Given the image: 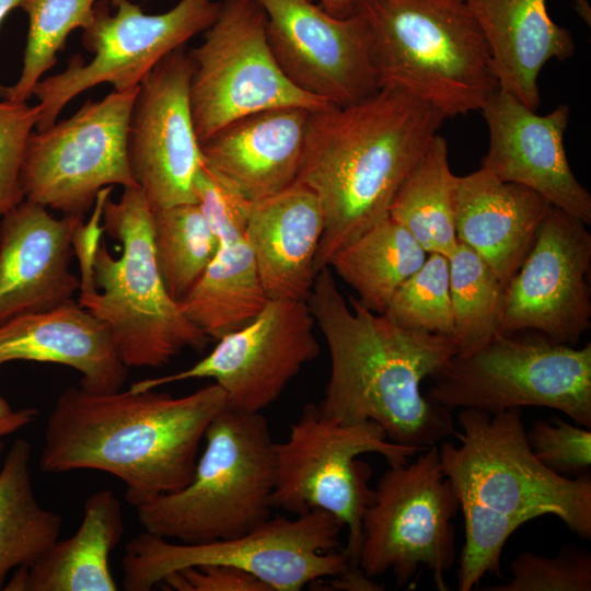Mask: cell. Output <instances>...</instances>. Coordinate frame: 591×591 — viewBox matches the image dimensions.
<instances>
[{
    "mask_svg": "<svg viewBox=\"0 0 591 591\" xmlns=\"http://www.w3.org/2000/svg\"><path fill=\"white\" fill-rule=\"evenodd\" d=\"M225 407L217 383L178 397L155 389L91 393L70 386L47 419L39 466L45 473L112 474L137 508L188 484L207 428Z\"/></svg>",
    "mask_w": 591,
    "mask_h": 591,
    "instance_id": "cell-1",
    "label": "cell"
},
{
    "mask_svg": "<svg viewBox=\"0 0 591 591\" xmlns=\"http://www.w3.org/2000/svg\"><path fill=\"white\" fill-rule=\"evenodd\" d=\"M340 293L329 267L306 300L331 356L322 412L344 424L374 421L387 438L420 451L454 433L449 410L421 393V382L456 348L444 335L403 327Z\"/></svg>",
    "mask_w": 591,
    "mask_h": 591,
    "instance_id": "cell-2",
    "label": "cell"
},
{
    "mask_svg": "<svg viewBox=\"0 0 591 591\" xmlns=\"http://www.w3.org/2000/svg\"><path fill=\"white\" fill-rule=\"evenodd\" d=\"M460 443L439 449L441 467L462 510L465 541L457 590L500 576L508 538L525 522L552 514L584 540L591 538V478H569L541 463L530 449L521 408L498 414L460 409Z\"/></svg>",
    "mask_w": 591,
    "mask_h": 591,
    "instance_id": "cell-3",
    "label": "cell"
},
{
    "mask_svg": "<svg viewBox=\"0 0 591 591\" xmlns=\"http://www.w3.org/2000/svg\"><path fill=\"white\" fill-rule=\"evenodd\" d=\"M445 119L395 88L309 113L297 181L316 195L324 211L316 274L339 248L389 216L398 186Z\"/></svg>",
    "mask_w": 591,
    "mask_h": 591,
    "instance_id": "cell-4",
    "label": "cell"
},
{
    "mask_svg": "<svg viewBox=\"0 0 591 591\" xmlns=\"http://www.w3.org/2000/svg\"><path fill=\"white\" fill-rule=\"evenodd\" d=\"M379 88H395L447 118L482 111L498 90L490 53L465 0H355Z\"/></svg>",
    "mask_w": 591,
    "mask_h": 591,
    "instance_id": "cell-5",
    "label": "cell"
},
{
    "mask_svg": "<svg viewBox=\"0 0 591 591\" xmlns=\"http://www.w3.org/2000/svg\"><path fill=\"white\" fill-rule=\"evenodd\" d=\"M103 229L121 244L114 257L101 239L93 259L95 287L81 288L78 302L109 329L127 368H161L183 350L202 352L210 338L169 293L155 258L152 207L138 187L103 206Z\"/></svg>",
    "mask_w": 591,
    "mask_h": 591,
    "instance_id": "cell-6",
    "label": "cell"
},
{
    "mask_svg": "<svg viewBox=\"0 0 591 591\" xmlns=\"http://www.w3.org/2000/svg\"><path fill=\"white\" fill-rule=\"evenodd\" d=\"M183 488L136 508L146 532L186 544L245 534L271 518L275 442L262 413L223 408Z\"/></svg>",
    "mask_w": 591,
    "mask_h": 591,
    "instance_id": "cell-7",
    "label": "cell"
},
{
    "mask_svg": "<svg viewBox=\"0 0 591 591\" xmlns=\"http://www.w3.org/2000/svg\"><path fill=\"white\" fill-rule=\"evenodd\" d=\"M429 378L427 396L450 413L547 407L591 428L590 343L575 348L537 332L498 333L474 350L455 352Z\"/></svg>",
    "mask_w": 591,
    "mask_h": 591,
    "instance_id": "cell-8",
    "label": "cell"
},
{
    "mask_svg": "<svg viewBox=\"0 0 591 591\" xmlns=\"http://www.w3.org/2000/svg\"><path fill=\"white\" fill-rule=\"evenodd\" d=\"M344 525L314 509L292 519L275 517L254 530L225 540L186 544L142 532L130 540L121 558L126 591H150L177 570L219 564L247 571L271 591H299L349 567L337 552Z\"/></svg>",
    "mask_w": 591,
    "mask_h": 591,
    "instance_id": "cell-9",
    "label": "cell"
},
{
    "mask_svg": "<svg viewBox=\"0 0 591 591\" xmlns=\"http://www.w3.org/2000/svg\"><path fill=\"white\" fill-rule=\"evenodd\" d=\"M422 451L391 441L374 421L344 424L309 403L290 426L288 439L275 443L273 509L296 515L318 509L334 515L348 530L343 552L349 567H358L362 518L374 489L369 486L370 467L357 457L378 453L395 465Z\"/></svg>",
    "mask_w": 591,
    "mask_h": 591,
    "instance_id": "cell-10",
    "label": "cell"
},
{
    "mask_svg": "<svg viewBox=\"0 0 591 591\" xmlns=\"http://www.w3.org/2000/svg\"><path fill=\"white\" fill-rule=\"evenodd\" d=\"M422 452L413 462L390 465L379 479L362 518L358 567L371 578L391 572L401 588L426 568L436 587L447 590L444 575L456 559L453 520L460 503L439 449Z\"/></svg>",
    "mask_w": 591,
    "mask_h": 591,
    "instance_id": "cell-11",
    "label": "cell"
},
{
    "mask_svg": "<svg viewBox=\"0 0 591 591\" xmlns=\"http://www.w3.org/2000/svg\"><path fill=\"white\" fill-rule=\"evenodd\" d=\"M194 61L189 99L197 138L257 112L286 106L316 111L328 103L293 85L267 39L266 14L256 0H223Z\"/></svg>",
    "mask_w": 591,
    "mask_h": 591,
    "instance_id": "cell-12",
    "label": "cell"
},
{
    "mask_svg": "<svg viewBox=\"0 0 591 591\" xmlns=\"http://www.w3.org/2000/svg\"><path fill=\"white\" fill-rule=\"evenodd\" d=\"M95 4L92 23L83 30L82 44L93 57L85 62L72 56L68 68L40 79L32 91L38 99L40 115L36 130L51 127L61 109L77 95L95 85L109 83L127 91L165 56L205 32L216 20L221 2L179 0L160 14H147L130 0H109Z\"/></svg>",
    "mask_w": 591,
    "mask_h": 591,
    "instance_id": "cell-13",
    "label": "cell"
},
{
    "mask_svg": "<svg viewBox=\"0 0 591 591\" xmlns=\"http://www.w3.org/2000/svg\"><path fill=\"white\" fill-rule=\"evenodd\" d=\"M137 89L89 100L68 119L32 132L21 167L24 200L84 217L101 189L137 186L127 151Z\"/></svg>",
    "mask_w": 591,
    "mask_h": 591,
    "instance_id": "cell-14",
    "label": "cell"
},
{
    "mask_svg": "<svg viewBox=\"0 0 591 591\" xmlns=\"http://www.w3.org/2000/svg\"><path fill=\"white\" fill-rule=\"evenodd\" d=\"M314 325L306 301L268 299L254 320L218 339L192 367L134 382L129 389L139 392L189 379H212L225 392L228 408L262 413L317 357Z\"/></svg>",
    "mask_w": 591,
    "mask_h": 591,
    "instance_id": "cell-15",
    "label": "cell"
},
{
    "mask_svg": "<svg viewBox=\"0 0 591 591\" xmlns=\"http://www.w3.org/2000/svg\"><path fill=\"white\" fill-rule=\"evenodd\" d=\"M552 206L522 264L505 286L499 334L537 332L573 346L591 327V233Z\"/></svg>",
    "mask_w": 591,
    "mask_h": 591,
    "instance_id": "cell-16",
    "label": "cell"
},
{
    "mask_svg": "<svg viewBox=\"0 0 591 591\" xmlns=\"http://www.w3.org/2000/svg\"><path fill=\"white\" fill-rule=\"evenodd\" d=\"M193 72L189 51L175 49L140 81L132 103L128 160L152 209L198 202L196 178L204 159L190 107Z\"/></svg>",
    "mask_w": 591,
    "mask_h": 591,
    "instance_id": "cell-17",
    "label": "cell"
},
{
    "mask_svg": "<svg viewBox=\"0 0 591 591\" xmlns=\"http://www.w3.org/2000/svg\"><path fill=\"white\" fill-rule=\"evenodd\" d=\"M266 14L271 53L299 90L334 106L355 104L379 88L362 18H337L314 0H256Z\"/></svg>",
    "mask_w": 591,
    "mask_h": 591,
    "instance_id": "cell-18",
    "label": "cell"
},
{
    "mask_svg": "<svg viewBox=\"0 0 591 591\" xmlns=\"http://www.w3.org/2000/svg\"><path fill=\"white\" fill-rule=\"evenodd\" d=\"M482 113L489 144L480 167L501 181L533 189L590 225L591 195L576 178L564 144L569 106L560 104L538 115L498 89Z\"/></svg>",
    "mask_w": 591,
    "mask_h": 591,
    "instance_id": "cell-19",
    "label": "cell"
},
{
    "mask_svg": "<svg viewBox=\"0 0 591 591\" xmlns=\"http://www.w3.org/2000/svg\"><path fill=\"white\" fill-rule=\"evenodd\" d=\"M82 216L56 218L23 200L0 221V326L73 299L80 278L70 270Z\"/></svg>",
    "mask_w": 591,
    "mask_h": 591,
    "instance_id": "cell-20",
    "label": "cell"
},
{
    "mask_svg": "<svg viewBox=\"0 0 591 591\" xmlns=\"http://www.w3.org/2000/svg\"><path fill=\"white\" fill-rule=\"evenodd\" d=\"M310 112L286 106L241 117L199 142L204 163L250 201L273 196L298 178Z\"/></svg>",
    "mask_w": 591,
    "mask_h": 591,
    "instance_id": "cell-21",
    "label": "cell"
},
{
    "mask_svg": "<svg viewBox=\"0 0 591 591\" xmlns=\"http://www.w3.org/2000/svg\"><path fill=\"white\" fill-rule=\"evenodd\" d=\"M11 361L62 364L81 374L91 393L121 390L128 369L108 327L74 299L0 326V368Z\"/></svg>",
    "mask_w": 591,
    "mask_h": 591,
    "instance_id": "cell-22",
    "label": "cell"
},
{
    "mask_svg": "<svg viewBox=\"0 0 591 591\" xmlns=\"http://www.w3.org/2000/svg\"><path fill=\"white\" fill-rule=\"evenodd\" d=\"M552 205L520 184L480 167L457 176L455 234L507 285L515 274Z\"/></svg>",
    "mask_w": 591,
    "mask_h": 591,
    "instance_id": "cell-23",
    "label": "cell"
},
{
    "mask_svg": "<svg viewBox=\"0 0 591 591\" xmlns=\"http://www.w3.org/2000/svg\"><path fill=\"white\" fill-rule=\"evenodd\" d=\"M324 227L318 198L298 181L252 202L246 235L268 299L308 300Z\"/></svg>",
    "mask_w": 591,
    "mask_h": 591,
    "instance_id": "cell-24",
    "label": "cell"
},
{
    "mask_svg": "<svg viewBox=\"0 0 591 591\" xmlns=\"http://www.w3.org/2000/svg\"><path fill=\"white\" fill-rule=\"evenodd\" d=\"M488 46L498 89L536 112L537 84L552 59L571 58L570 31L551 18L546 0H465Z\"/></svg>",
    "mask_w": 591,
    "mask_h": 591,
    "instance_id": "cell-25",
    "label": "cell"
},
{
    "mask_svg": "<svg viewBox=\"0 0 591 591\" xmlns=\"http://www.w3.org/2000/svg\"><path fill=\"white\" fill-rule=\"evenodd\" d=\"M124 534L120 501L111 489L91 495L81 523L32 564L15 569L5 591H116L109 556Z\"/></svg>",
    "mask_w": 591,
    "mask_h": 591,
    "instance_id": "cell-26",
    "label": "cell"
},
{
    "mask_svg": "<svg viewBox=\"0 0 591 591\" xmlns=\"http://www.w3.org/2000/svg\"><path fill=\"white\" fill-rule=\"evenodd\" d=\"M246 228L242 221L211 225L217 252L196 286L178 302L185 316L210 340L248 324L268 301Z\"/></svg>",
    "mask_w": 591,
    "mask_h": 591,
    "instance_id": "cell-27",
    "label": "cell"
},
{
    "mask_svg": "<svg viewBox=\"0 0 591 591\" xmlns=\"http://www.w3.org/2000/svg\"><path fill=\"white\" fill-rule=\"evenodd\" d=\"M416 239L390 216L339 248L327 267L349 285L368 310L383 314L396 290L426 259Z\"/></svg>",
    "mask_w": 591,
    "mask_h": 591,
    "instance_id": "cell-28",
    "label": "cell"
},
{
    "mask_svg": "<svg viewBox=\"0 0 591 591\" xmlns=\"http://www.w3.org/2000/svg\"><path fill=\"white\" fill-rule=\"evenodd\" d=\"M456 185L447 140L438 134L403 179L389 207V216L428 254L439 253L449 258L456 248Z\"/></svg>",
    "mask_w": 591,
    "mask_h": 591,
    "instance_id": "cell-29",
    "label": "cell"
},
{
    "mask_svg": "<svg viewBox=\"0 0 591 591\" xmlns=\"http://www.w3.org/2000/svg\"><path fill=\"white\" fill-rule=\"evenodd\" d=\"M31 455V444L16 439L0 470V590L12 570L36 560L61 530L62 517L44 508L35 496Z\"/></svg>",
    "mask_w": 591,
    "mask_h": 591,
    "instance_id": "cell-30",
    "label": "cell"
},
{
    "mask_svg": "<svg viewBox=\"0 0 591 591\" xmlns=\"http://www.w3.org/2000/svg\"><path fill=\"white\" fill-rule=\"evenodd\" d=\"M152 234L164 285L179 302L213 258L217 236L198 202L152 209Z\"/></svg>",
    "mask_w": 591,
    "mask_h": 591,
    "instance_id": "cell-31",
    "label": "cell"
},
{
    "mask_svg": "<svg viewBox=\"0 0 591 591\" xmlns=\"http://www.w3.org/2000/svg\"><path fill=\"white\" fill-rule=\"evenodd\" d=\"M452 335L456 352L474 350L499 333L503 283L468 245L449 257Z\"/></svg>",
    "mask_w": 591,
    "mask_h": 591,
    "instance_id": "cell-32",
    "label": "cell"
},
{
    "mask_svg": "<svg viewBox=\"0 0 591 591\" xmlns=\"http://www.w3.org/2000/svg\"><path fill=\"white\" fill-rule=\"evenodd\" d=\"M97 0H21L28 16V33L19 80L9 100L26 102L40 77L57 62V54L76 28L93 21Z\"/></svg>",
    "mask_w": 591,
    "mask_h": 591,
    "instance_id": "cell-33",
    "label": "cell"
},
{
    "mask_svg": "<svg viewBox=\"0 0 591 591\" xmlns=\"http://www.w3.org/2000/svg\"><path fill=\"white\" fill-rule=\"evenodd\" d=\"M383 314L403 327L451 338L449 258L429 253L421 267L396 290Z\"/></svg>",
    "mask_w": 591,
    "mask_h": 591,
    "instance_id": "cell-34",
    "label": "cell"
},
{
    "mask_svg": "<svg viewBox=\"0 0 591 591\" xmlns=\"http://www.w3.org/2000/svg\"><path fill=\"white\" fill-rule=\"evenodd\" d=\"M511 579L487 591H590L591 554L573 546L548 557L523 552L510 565Z\"/></svg>",
    "mask_w": 591,
    "mask_h": 591,
    "instance_id": "cell-35",
    "label": "cell"
},
{
    "mask_svg": "<svg viewBox=\"0 0 591 591\" xmlns=\"http://www.w3.org/2000/svg\"><path fill=\"white\" fill-rule=\"evenodd\" d=\"M40 106L26 102H0V221L24 200L21 185L23 155Z\"/></svg>",
    "mask_w": 591,
    "mask_h": 591,
    "instance_id": "cell-36",
    "label": "cell"
},
{
    "mask_svg": "<svg viewBox=\"0 0 591 591\" xmlns=\"http://www.w3.org/2000/svg\"><path fill=\"white\" fill-rule=\"evenodd\" d=\"M525 433L531 451L547 468L567 477L589 474L590 428L553 417L534 421Z\"/></svg>",
    "mask_w": 591,
    "mask_h": 591,
    "instance_id": "cell-37",
    "label": "cell"
},
{
    "mask_svg": "<svg viewBox=\"0 0 591 591\" xmlns=\"http://www.w3.org/2000/svg\"><path fill=\"white\" fill-rule=\"evenodd\" d=\"M160 584L177 591H271L252 573L219 564L177 570L166 576Z\"/></svg>",
    "mask_w": 591,
    "mask_h": 591,
    "instance_id": "cell-38",
    "label": "cell"
},
{
    "mask_svg": "<svg viewBox=\"0 0 591 591\" xmlns=\"http://www.w3.org/2000/svg\"><path fill=\"white\" fill-rule=\"evenodd\" d=\"M372 579L359 567H348L344 572L332 577L329 586L334 590L348 591H376L384 589Z\"/></svg>",
    "mask_w": 591,
    "mask_h": 591,
    "instance_id": "cell-39",
    "label": "cell"
},
{
    "mask_svg": "<svg viewBox=\"0 0 591 591\" xmlns=\"http://www.w3.org/2000/svg\"><path fill=\"white\" fill-rule=\"evenodd\" d=\"M36 416V408L27 407L15 410L10 417L0 421V438L22 429Z\"/></svg>",
    "mask_w": 591,
    "mask_h": 591,
    "instance_id": "cell-40",
    "label": "cell"
},
{
    "mask_svg": "<svg viewBox=\"0 0 591 591\" xmlns=\"http://www.w3.org/2000/svg\"><path fill=\"white\" fill-rule=\"evenodd\" d=\"M326 12L337 18H347L354 14L355 0H314Z\"/></svg>",
    "mask_w": 591,
    "mask_h": 591,
    "instance_id": "cell-41",
    "label": "cell"
},
{
    "mask_svg": "<svg viewBox=\"0 0 591 591\" xmlns=\"http://www.w3.org/2000/svg\"><path fill=\"white\" fill-rule=\"evenodd\" d=\"M21 0H0V24L7 14L19 7ZM10 96V86H3L0 84V99L7 100Z\"/></svg>",
    "mask_w": 591,
    "mask_h": 591,
    "instance_id": "cell-42",
    "label": "cell"
},
{
    "mask_svg": "<svg viewBox=\"0 0 591 591\" xmlns=\"http://www.w3.org/2000/svg\"><path fill=\"white\" fill-rule=\"evenodd\" d=\"M14 412L9 403L0 395V421L10 417Z\"/></svg>",
    "mask_w": 591,
    "mask_h": 591,
    "instance_id": "cell-43",
    "label": "cell"
}]
</instances>
